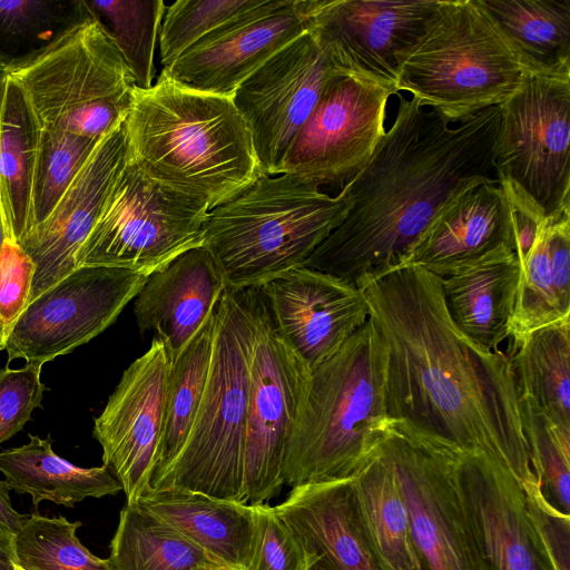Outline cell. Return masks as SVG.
Segmentation results:
<instances>
[{
  "instance_id": "obj_1",
  "label": "cell",
  "mask_w": 570,
  "mask_h": 570,
  "mask_svg": "<svg viewBox=\"0 0 570 570\" xmlns=\"http://www.w3.org/2000/svg\"><path fill=\"white\" fill-rule=\"evenodd\" d=\"M387 348L390 419L484 453L522 487L539 482L523 431L511 357L485 351L452 321L441 278L415 264H397L355 284Z\"/></svg>"
},
{
  "instance_id": "obj_2",
  "label": "cell",
  "mask_w": 570,
  "mask_h": 570,
  "mask_svg": "<svg viewBox=\"0 0 570 570\" xmlns=\"http://www.w3.org/2000/svg\"><path fill=\"white\" fill-rule=\"evenodd\" d=\"M499 124L500 106L453 126L399 95L392 126L340 190L348 200L344 218L303 266L356 284L403 263L445 203L498 180L492 158Z\"/></svg>"
},
{
  "instance_id": "obj_3",
  "label": "cell",
  "mask_w": 570,
  "mask_h": 570,
  "mask_svg": "<svg viewBox=\"0 0 570 570\" xmlns=\"http://www.w3.org/2000/svg\"><path fill=\"white\" fill-rule=\"evenodd\" d=\"M124 125L130 161L209 209L266 175L232 97L188 88L163 70L151 87H135Z\"/></svg>"
},
{
  "instance_id": "obj_4",
  "label": "cell",
  "mask_w": 570,
  "mask_h": 570,
  "mask_svg": "<svg viewBox=\"0 0 570 570\" xmlns=\"http://www.w3.org/2000/svg\"><path fill=\"white\" fill-rule=\"evenodd\" d=\"M387 348L373 322L311 370L283 461L292 488L353 479L390 420Z\"/></svg>"
},
{
  "instance_id": "obj_5",
  "label": "cell",
  "mask_w": 570,
  "mask_h": 570,
  "mask_svg": "<svg viewBox=\"0 0 570 570\" xmlns=\"http://www.w3.org/2000/svg\"><path fill=\"white\" fill-rule=\"evenodd\" d=\"M348 209L340 191L331 196L291 175H263L210 209L204 246L227 288L259 287L303 266Z\"/></svg>"
},
{
  "instance_id": "obj_6",
  "label": "cell",
  "mask_w": 570,
  "mask_h": 570,
  "mask_svg": "<svg viewBox=\"0 0 570 570\" xmlns=\"http://www.w3.org/2000/svg\"><path fill=\"white\" fill-rule=\"evenodd\" d=\"M264 308L258 287L226 288L222 295L212 364L195 423L181 452L151 489L186 490L245 503L250 363Z\"/></svg>"
},
{
  "instance_id": "obj_7",
  "label": "cell",
  "mask_w": 570,
  "mask_h": 570,
  "mask_svg": "<svg viewBox=\"0 0 570 570\" xmlns=\"http://www.w3.org/2000/svg\"><path fill=\"white\" fill-rule=\"evenodd\" d=\"M524 71L476 0H438L395 87L451 124L504 102Z\"/></svg>"
},
{
  "instance_id": "obj_8",
  "label": "cell",
  "mask_w": 570,
  "mask_h": 570,
  "mask_svg": "<svg viewBox=\"0 0 570 570\" xmlns=\"http://www.w3.org/2000/svg\"><path fill=\"white\" fill-rule=\"evenodd\" d=\"M8 72L23 90L41 130L96 140L125 120L136 87L119 49L92 12L46 48L8 63Z\"/></svg>"
},
{
  "instance_id": "obj_9",
  "label": "cell",
  "mask_w": 570,
  "mask_h": 570,
  "mask_svg": "<svg viewBox=\"0 0 570 570\" xmlns=\"http://www.w3.org/2000/svg\"><path fill=\"white\" fill-rule=\"evenodd\" d=\"M499 106L500 186L543 219L570 208V75L524 72Z\"/></svg>"
},
{
  "instance_id": "obj_10",
  "label": "cell",
  "mask_w": 570,
  "mask_h": 570,
  "mask_svg": "<svg viewBox=\"0 0 570 570\" xmlns=\"http://www.w3.org/2000/svg\"><path fill=\"white\" fill-rule=\"evenodd\" d=\"M379 446L397 478L425 570H490L459 485L462 451L395 419Z\"/></svg>"
},
{
  "instance_id": "obj_11",
  "label": "cell",
  "mask_w": 570,
  "mask_h": 570,
  "mask_svg": "<svg viewBox=\"0 0 570 570\" xmlns=\"http://www.w3.org/2000/svg\"><path fill=\"white\" fill-rule=\"evenodd\" d=\"M206 203L174 191L128 158L76 263L150 275L186 250L203 246Z\"/></svg>"
},
{
  "instance_id": "obj_12",
  "label": "cell",
  "mask_w": 570,
  "mask_h": 570,
  "mask_svg": "<svg viewBox=\"0 0 570 570\" xmlns=\"http://www.w3.org/2000/svg\"><path fill=\"white\" fill-rule=\"evenodd\" d=\"M397 94L394 86L335 73L292 141L281 174L342 189L384 136L387 101Z\"/></svg>"
},
{
  "instance_id": "obj_13",
  "label": "cell",
  "mask_w": 570,
  "mask_h": 570,
  "mask_svg": "<svg viewBox=\"0 0 570 570\" xmlns=\"http://www.w3.org/2000/svg\"><path fill=\"white\" fill-rule=\"evenodd\" d=\"M147 275L108 266H82L32 299L12 327L4 350L45 364L71 353L108 328L136 297Z\"/></svg>"
},
{
  "instance_id": "obj_14",
  "label": "cell",
  "mask_w": 570,
  "mask_h": 570,
  "mask_svg": "<svg viewBox=\"0 0 570 570\" xmlns=\"http://www.w3.org/2000/svg\"><path fill=\"white\" fill-rule=\"evenodd\" d=\"M309 372L275 332L265 304L250 363L243 480L246 504L267 503L284 485L285 450Z\"/></svg>"
},
{
  "instance_id": "obj_15",
  "label": "cell",
  "mask_w": 570,
  "mask_h": 570,
  "mask_svg": "<svg viewBox=\"0 0 570 570\" xmlns=\"http://www.w3.org/2000/svg\"><path fill=\"white\" fill-rule=\"evenodd\" d=\"M337 72L309 31L304 32L245 79L232 96L266 175L281 174L295 136Z\"/></svg>"
},
{
  "instance_id": "obj_16",
  "label": "cell",
  "mask_w": 570,
  "mask_h": 570,
  "mask_svg": "<svg viewBox=\"0 0 570 570\" xmlns=\"http://www.w3.org/2000/svg\"><path fill=\"white\" fill-rule=\"evenodd\" d=\"M436 2L309 0L308 31L337 70L395 87L400 63Z\"/></svg>"
},
{
  "instance_id": "obj_17",
  "label": "cell",
  "mask_w": 570,
  "mask_h": 570,
  "mask_svg": "<svg viewBox=\"0 0 570 570\" xmlns=\"http://www.w3.org/2000/svg\"><path fill=\"white\" fill-rule=\"evenodd\" d=\"M170 358L156 337L122 373L105 409L94 420L92 436L102 449V465L120 482L126 503L150 488L163 433Z\"/></svg>"
},
{
  "instance_id": "obj_18",
  "label": "cell",
  "mask_w": 570,
  "mask_h": 570,
  "mask_svg": "<svg viewBox=\"0 0 570 570\" xmlns=\"http://www.w3.org/2000/svg\"><path fill=\"white\" fill-rule=\"evenodd\" d=\"M309 0H262L208 33L163 71L188 88L232 97L277 51L308 31Z\"/></svg>"
},
{
  "instance_id": "obj_19",
  "label": "cell",
  "mask_w": 570,
  "mask_h": 570,
  "mask_svg": "<svg viewBox=\"0 0 570 570\" xmlns=\"http://www.w3.org/2000/svg\"><path fill=\"white\" fill-rule=\"evenodd\" d=\"M258 288L275 332L309 370L338 351L370 317L355 284L305 266Z\"/></svg>"
},
{
  "instance_id": "obj_20",
  "label": "cell",
  "mask_w": 570,
  "mask_h": 570,
  "mask_svg": "<svg viewBox=\"0 0 570 570\" xmlns=\"http://www.w3.org/2000/svg\"><path fill=\"white\" fill-rule=\"evenodd\" d=\"M124 121L100 139L50 215L21 239L35 265L31 301L77 268V254L126 164Z\"/></svg>"
},
{
  "instance_id": "obj_21",
  "label": "cell",
  "mask_w": 570,
  "mask_h": 570,
  "mask_svg": "<svg viewBox=\"0 0 570 570\" xmlns=\"http://www.w3.org/2000/svg\"><path fill=\"white\" fill-rule=\"evenodd\" d=\"M461 494L490 570H553L513 474L484 453L461 452Z\"/></svg>"
},
{
  "instance_id": "obj_22",
  "label": "cell",
  "mask_w": 570,
  "mask_h": 570,
  "mask_svg": "<svg viewBox=\"0 0 570 570\" xmlns=\"http://www.w3.org/2000/svg\"><path fill=\"white\" fill-rule=\"evenodd\" d=\"M226 288L204 245L186 250L148 275L134 298L140 334L153 331L173 362L215 312Z\"/></svg>"
},
{
  "instance_id": "obj_23",
  "label": "cell",
  "mask_w": 570,
  "mask_h": 570,
  "mask_svg": "<svg viewBox=\"0 0 570 570\" xmlns=\"http://www.w3.org/2000/svg\"><path fill=\"white\" fill-rule=\"evenodd\" d=\"M351 480L293 488L274 507L298 539L307 570H383L365 533Z\"/></svg>"
},
{
  "instance_id": "obj_24",
  "label": "cell",
  "mask_w": 570,
  "mask_h": 570,
  "mask_svg": "<svg viewBox=\"0 0 570 570\" xmlns=\"http://www.w3.org/2000/svg\"><path fill=\"white\" fill-rule=\"evenodd\" d=\"M502 245L514 249L512 206L498 180H485L445 203L401 264L441 276Z\"/></svg>"
},
{
  "instance_id": "obj_25",
  "label": "cell",
  "mask_w": 570,
  "mask_h": 570,
  "mask_svg": "<svg viewBox=\"0 0 570 570\" xmlns=\"http://www.w3.org/2000/svg\"><path fill=\"white\" fill-rule=\"evenodd\" d=\"M519 275L514 249L502 245L439 276L452 321L485 351H497L509 336Z\"/></svg>"
},
{
  "instance_id": "obj_26",
  "label": "cell",
  "mask_w": 570,
  "mask_h": 570,
  "mask_svg": "<svg viewBox=\"0 0 570 570\" xmlns=\"http://www.w3.org/2000/svg\"><path fill=\"white\" fill-rule=\"evenodd\" d=\"M230 570H247L253 551L254 505L204 493L149 488L136 502Z\"/></svg>"
},
{
  "instance_id": "obj_27",
  "label": "cell",
  "mask_w": 570,
  "mask_h": 570,
  "mask_svg": "<svg viewBox=\"0 0 570 570\" xmlns=\"http://www.w3.org/2000/svg\"><path fill=\"white\" fill-rule=\"evenodd\" d=\"M29 442L0 452V472L10 490L41 501L75 508L86 498L116 495L120 482L106 466L80 468L57 455L52 440L28 434Z\"/></svg>"
},
{
  "instance_id": "obj_28",
  "label": "cell",
  "mask_w": 570,
  "mask_h": 570,
  "mask_svg": "<svg viewBox=\"0 0 570 570\" xmlns=\"http://www.w3.org/2000/svg\"><path fill=\"white\" fill-rule=\"evenodd\" d=\"M524 72L570 75L569 0H476Z\"/></svg>"
},
{
  "instance_id": "obj_29",
  "label": "cell",
  "mask_w": 570,
  "mask_h": 570,
  "mask_svg": "<svg viewBox=\"0 0 570 570\" xmlns=\"http://www.w3.org/2000/svg\"><path fill=\"white\" fill-rule=\"evenodd\" d=\"M351 481L365 533L382 569L425 570L397 478L379 443Z\"/></svg>"
},
{
  "instance_id": "obj_30",
  "label": "cell",
  "mask_w": 570,
  "mask_h": 570,
  "mask_svg": "<svg viewBox=\"0 0 570 570\" xmlns=\"http://www.w3.org/2000/svg\"><path fill=\"white\" fill-rule=\"evenodd\" d=\"M40 126L23 90L9 78L0 115V203L7 237L17 242L31 223Z\"/></svg>"
},
{
  "instance_id": "obj_31",
  "label": "cell",
  "mask_w": 570,
  "mask_h": 570,
  "mask_svg": "<svg viewBox=\"0 0 570 570\" xmlns=\"http://www.w3.org/2000/svg\"><path fill=\"white\" fill-rule=\"evenodd\" d=\"M511 357L520 401L570 431V318L529 333Z\"/></svg>"
},
{
  "instance_id": "obj_32",
  "label": "cell",
  "mask_w": 570,
  "mask_h": 570,
  "mask_svg": "<svg viewBox=\"0 0 570 570\" xmlns=\"http://www.w3.org/2000/svg\"><path fill=\"white\" fill-rule=\"evenodd\" d=\"M114 570H230L137 503H126L111 539Z\"/></svg>"
},
{
  "instance_id": "obj_33",
  "label": "cell",
  "mask_w": 570,
  "mask_h": 570,
  "mask_svg": "<svg viewBox=\"0 0 570 570\" xmlns=\"http://www.w3.org/2000/svg\"><path fill=\"white\" fill-rule=\"evenodd\" d=\"M215 326L216 309L181 353L170 362L165 390L163 433L150 487L174 463L189 438L208 380Z\"/></svg>"
},
{
  "instance_id": "obj_34",
  "label": "cell",
  "mask_w": 570,
  "mask_h": 570,
  "mask_svg": "<svg viewBox=\"0 0 570 570\" xmlns=\"http://www.w3.org/2000/svg\"><path fill=\"white\" fill-rule=\"evenodd\" d=\"M126 61L136 87L147 89L155 78V49L166 10L161 0L87 1Z\"/></svg>"
},
{
  "instance_id": "obj_35",
  "label": "cell",
  "mask_w": 570,
  "mask_h": 570,
  "mask_svg": "<svg viewBox=\"0 0 570 570\" xmlns=\"http://www.w3.org/2000/svg\"><path fill=\"white\" fill-rule=\"evenodd\" d=\"M90 14L86 0H0V58H28Z\"/></svg>"
},
{
  "instance_id": "obj_36",
  "label": "cell",
  "mask_w": 570,
  "mask_h": 570,
  "mask_svg": "<svg viewBox=\"0 0 570 570\" xmlns=\"http://www.w3.org/2000/svg\"><path fill=\"white\" fill-rule=\"evenodd\" d=\"M80 521L32 513L13 535L14 562L24 570H114L78 539Z\"/></svg>"
},
{
  "instance_id": "obj_37",
  "label": "cell",
  "mask_w": 570,
  "mask_h": 570,
  "mask_svg": "<svg viewBox=\"0 0 570 570\" xmlns=\"http://www.w3.org/2000/svg\"><path fill=\"white\" fill-rule=\"evenodd\" d=\"M99 141L40 129L32 186L30 229L50 215Z\"/></svg>"
},
{
  "instance_id": "obj_38",
  "label": "cell",
  "mask_w": 570,
  "mask_h": 570,
  "mask_svg": "<svg viewBox=\"0 0 570 570\" xmlns=\"http://www.w3.org/2000/svg\"><path fill=\"white\" fill-rule=\"evenodd\" d=\"M549 218L541 222L535 238L520 263V275L515 305L510 323L509 336L515 346L529 333L570 318L558 302L548 258Z\"/></svg>"
},
{
  "instance_id": "obj_39",
  "label": "cell",
  "mask_w": 570,
  "mask_h": 570,
  "mask_svg": "<svg viewBox=\"0 0 570 570\" xmlns=\"http://www.w3.org/2000/svg\"><path fill=\"white\" fill-rule=\"evenodd\" d=\"M262 0H178L166 7L159 30L164 68L217 28L255 8Z\"/></svg>"
},
{
  "instance_id": "obj_40",
  "label": "cell",
  "mask_w": 570,
  "mask_h": 570,
  "mask_svg": "<svg viewBox=\"0 0 570 570\" xmlns=\"http://www.w3.org/2000/svg\"><path fill=\"white\" fill-rule=\"evenodd\" d=\"M531 464L547 499L562 513L570 508V431L549 424L520 401Z\"/></svg>"
},
{
  "instance_id": "obj_41",
  "label": "cell",
  "mask_w": 570,
  "mask_h": 570,
  "mask_svg": "<svg viewBox=\"0 0 570 570\" xmlns=\"http://www.w3.org/2000/svg\"><path fill=\"white\" fill-rule=\"evenodd\" d=\"M256 529L247 570H307L304 550L275 508L254 505Z\"/></svg>"
},
{
  "instance_id": "obj_42",
  "label": "cell",
  "mask_w": 570,
  "mask_h": 570,
  "mask_svg": "<svg viewBox=\"0 0 570 570\" xmlns=\"http://www.w3.org/2000/svg\"><path fill=\"white\" fill-rule=\"evenodd\" d=\"M42 364L27 362L20 368L6 364L0 368V445L20 432L37 407H42L45 392Z\"/></svg>"
},
{
  "instance_id": "obj_43",
  "label": "cell",
  "mask_w": 570,
  "mask_h": 570,
  "mask_svg": "<svg viewBox=\"0 0 570 570\" xmlns=\"http://www.w3.org/2000/svg\"><path fill=\"white\" fill-rule=\"evenodd\" d=\"M35 265L23 247L6 237L0 250V332L3 345L31 302Z\"/></svg>"
},
{
  "instance_id": "obj_44",
  "label": "cell",
  "mask_w": 570,
  "mask_h": 570,
  "mask_svg": "<svg viewBox=\"0 0 570 570\" xmlns=\"http://www.w3.org/2000/svg\"><path fill=\"white\" fill-rule=\"evenodd\" d=\"M527 508L553 570H570V515L559 511L538 482L522 487Z\"/></svg>"
},
{
  "instance_id": "obj_45",
  "label": "cell",
  "mask_w": 570,
  "mask_h": 570,
  "mask_svg": "<svg viewBox=\"0 0 570 570\" xmlns=\"http://www.w3.org/2000/svg\"><path fill=\"white\" fill-rule=\"evenodd\" d=\"M548 258L559 305L570 315V208L549 218Z\"/></svg>"
},
{
  "instance_id": "obj_46",
  "label": "cell",
  "mask_w": 570,
  "mask_h": 570,
  "mask_svg": "<svg viewBox=\"0 0 570 570\" xmlns=\"http://www.w3.org/2000/svg\"><path fill=\"white\" fill-rule=\"evenodd\" d=\"M10 488L4 480H0V525L16 533L28 519L29 514H22L12 508Z\"/></svg>"
},
{
  "instance_id": "obj_47",
  "label": "cell",
  "mask_w": 570,
  "mask_h": 570,
  "mask_svg": "<svg viewBox=\"0 0 570 570\" xmlns=\"http://www.w3.org/2000/svg\"><path fill=\"white\" fill-rule=\"evenodd\" d=\"M13 535L14 533L0 525V570H13Z\"/></svg>"
},
{
  "instance_id": "obj_48",
  "label": "cell",
  "mask_w": 570,
  "mask_h": 570,
  "mask_svg": "<svg viewBox=\"0 0 570 570\" xmlns=\"http://www.w3.org/2000/svg\"><path fill=\"white\" fill-rule=\"evenodd\" d=\"M9 80L8 62L0 58V115L2 110L6 87Z\"/></svg>"
},
{
  "instance_id": "obj_49",
  "label": "cell",
  "mask_w": 570,
  "mask_h": 570,
  "mask_svg": "<svg viewBox=\"0 0 570 570\" xmlns=\"http://www.w3.org/2000/svg\"><path fill=\"white\" fill-rule=\"evenodd\" d=\"M6 237H7V232H6L3 214H2L1 203H0V250H1V246H2V243ZM1 350H4V345H3L1 332H0V351Z\"/></svg>"
},
{
  "instance_id": "obj_50",
  "label": "cell",
  "mask_w": 570,
  "mask_h": 570,
  "mask_svg": "<svg viewBox=\"0 0 570 570\" xmlns=\"http://www.w3.org/2000/svg\"><path fill=\"white\" fill-rule=\"evenodd\" d=\"M13 570H24L21 567H19L16 562L13 563Z\"/></svg>"
}]
</instances>
